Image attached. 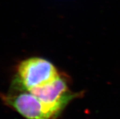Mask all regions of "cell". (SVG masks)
<instances>
[{
  "label": "cell",
  "instance_id": "obj_1",
  "mask_svg": "<svg viewBox=\"0 0 120 119\" xmlns=\"http://www.w3.org/2000/svg\"><path fill=\"white\" fill-rule=\"evenodd\" d=\"M12 89L7 94H0V98L5 105L26 119H54L41 101L17 80L13 83Z\"/></svg>",
  "mask_w": 120,
  "mask_h": 119
},
{
  "label": "cell",
  "instance_id": "obj_2",
  "mask_svg": "<svg viewBox=\"0 0 120 119\" xmlns=\"http://www.w3.org/2000/svg\"><path fill=\"white\" fill-rule=\"evenodd\" d=\"M60 77L56 67L41 58H30L21 61L17 68L16 80L27 90L43 86Z\"/></svg>",
  "mask_w": 120,
  "mask_h": 119
},
{
  "label": "cell",
  "instance_id": "obj_3",
  "mask_svg": "<svg viewBox=\"0 0 120 119\" xmlns=\"http://www.w3.org/2000/svg\"><path fill=\"white\" fill-rule=\"evenodd\" d=\"M28 90L41 101L46 111L54 119L76 97L69 90L65 80L60 76L51 83Z\"/></svg>",
  "mask_w": 120,
  "mask_h": 119
}]
</instances>
